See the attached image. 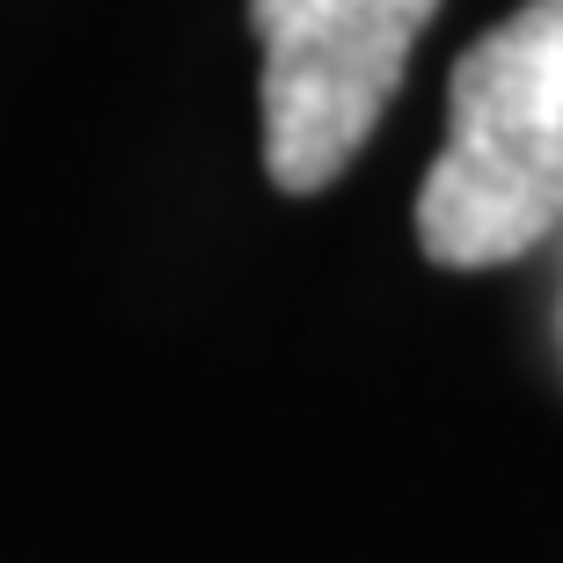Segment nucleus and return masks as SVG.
I'll return each instance as SVG.
<instances>
[{"instance_id": "obj_1", "label": "nucleus", "mask_w": 563, "mask_h": 563, "mask_svg": "<svg viewBox=\"0 0 563 563\" xmlns=\"http://www.w3.org/2000/svg\"><path fill=\"white\" fill-rule=\"evenodd\" d=\"M563 228V0L483 30L446 81V154L418 190V242L446 272H490Z\"/></svg>"}, {"instance_id": "obj_2", "label": "nucleus", "mask_w": 563, "mask_h": 563, "mask_svg": "<svg viewBox=\"0 0 563 563\" xmlns=\"http://www.w3.org/2000/svg\"><path fill=\"white\" fill-rule=\"evenodd\" d=\"M439 0H250L264 44V168L308 198L374 140Z\"/></svg>"}]
</instances>
